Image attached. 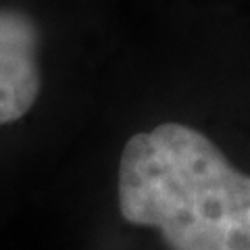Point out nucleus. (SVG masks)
Returning <instances> with one entry per match:
<instances>
[{
  "label": "nucleus",
  "instance_id": "f257e3e1",
  "mask_svg": "<svg viewBox=\"0 0 250 250\" xmlns=\"http://www.w3.org/2000/svg\"><path fill=\"white\" fill-rule=\"evenodd\" d=\"M113 207L161 250H250V167L194 119L163 117L123 140Z\"/></svg>",
  "mask_w": 250,
  "mask_h": 250
},
{
  "label": "nucleus",
  "instance_id": "f03ea898",
  "mask_svg": "<svg viewBox=\"0 0 250 250\" xmlns=\"http://www.w3.org/2000/svg\"><path fill=\"white\" fill-rule=\"evenodd\" d=\"M44 92L42 27L19 6H0V127L23 121Z\"/></svg>",
  "mask_w": 250,
  "mask_h": 250
}]
</instances>
